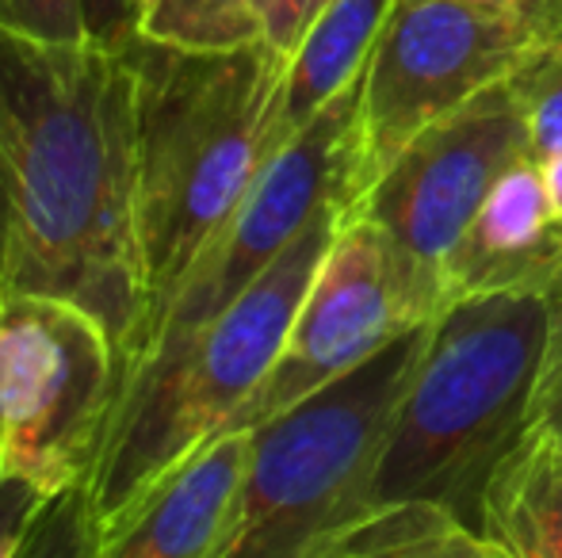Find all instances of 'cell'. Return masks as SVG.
<instances>
[{
	"label": "cell",
	"instance_id": "cell-5",
	"mask_svg": "<svg viewBox=\"0 0 562 558\" xmlns=\"http://www.w3.org/2000/svg\"><path fill=\"white\" fill-rule=\"evenodd\" d=\"M119 402V344L85 306L0 295V478L43 498L85 486Z\"/></svg>",
	"mask_w": 562,
	"mask_h": 558
},
{
	"label": "cell",
	"instance_id": "cell-23",
	"mask_svg": "<svg viewBox=\"0 0 562 558\" xmlns=\"http://www.w3.org/2000/svg\"><path fill=\"white\" fill-rule=\"evenodd\" d=\"M474 4H490V8H513V12H528L540 15L555 27L559 35V15H562V0H474Z\"/></svg>",
	"mask_w": 562,
	"mask_h": 558
},
{
	"label": "cell",
	"instance_id": "cell-3",
	"mask_svg": "<svg viewBox=\"0 0 562 558\" xmlns=\"http://www.w3.org/2000/svg\"><path fill=\"white\" fill-rule=\"evenodd\" d=\"M345 207L329 203L280 261L195 333L161 344L119 390L85 493L100 536L112 532L177 463L234 424L280 360Z\"/></svg>",
	"mask_w": 562,
	"mask_h": 558
},
{
	"label": "cell",
	"instance_id": "cell-14",
	"mask_svg": "<svg viewBox=\"0 0 562 558\" xmlns=\"http://www.w3.org/2000/svg\"><path fill=\"white\" fill-rule=\"evenodd\" d=\"M326 558H513L437 501H402L356 516Z\"/></svg>",
	"mask_w": 562,
	"mask_h": 558
},
{
	"label": "cell",
	"instance_id": "cell-2",
	"mask_svg": "<svg viewBox=\"0 0 562 558\" xmlns=\"http://www.w3.org/2000/svg\"><path fill=\"white\" fill-rule=\"evenodd\" d=\"M126 35L138 73L134 207L149 295L134 375L180 283L280 149L276 107L288 58L265 43L229 54H184L146 43L131 27Z\"/></svg>",
	"mask_w": 562,
	"mask_h": 558
},
{
	"label": "cell",
	"instance_id": "cell-25",
	"mask_svg": "<svg viewBox=\"0 0 562 558\" xmlns=\"http://www.w3.org/2000/svg\"><path fill=\"white\" fill-rule=\"evenodd\" d=\"M123 4H126V20H134V15H138L142 8L149 4V0H123Z\"/></svg>",
	"mask_w": 562,
	"mask_h": 558
},
{
	"label": "cell",
	"instance_id": "cell-11",
	"mask_svg": "<svg viewBox=\"0 0 562 558\" xmlns=\"http://www.w3.org/2000/svg\"><path fill=\"white\" fill-rule=\"evenodd\" d=\"M562 276V223L543 164L525 157L471 218L445 280V310L479 295H548Z\"/></svg>",
	"mask_w": 562,
	"mask_h": 558
},
{
	"label": "cell",
	"instance_id": "cell-22",
	"mask_svg": "<svg viewBox=\"0 0 562 558\" xmlns=\"http://www.w3.org/2000/svg\"><path fill=\"white\" fill-rule=\"evenodd\" d=\"M15 280V200L8 184V164L0 153V295L12 291Z\"/></svg>",
	"mask_w": 562,
	"mask_h": 558
},
{
	"label": "cell",
	"instance_id": "cell-18",
	"mask_svg": "<svg viewBox=\"0 0 562 558\" xmlns=\"http://www.w3.org/2000/svg\"><path fill=\"white\" fill-rule=\"evenodd\" d=\"M0 27L38 43H85L97 35L89 0H0Z\"/></svg>",
	"mask_w": 562,
	"mask_h": 558
},
{
	"label": "cell",
	"instance_id": "cell-9",
	"mask_svg": "<svg viewBox=\"0 0 562 558\" xmlns=\"http://www.w3.org/2000/svg\"><path fill=\"white\" fill-rule=\"evenodd\" d=\"M417 326L425 321L409 303L379 226L360 215H340L337 238L299 306L280 360L229 429H260L295 410Z\"/></svg>",
	"mask_w": 562,
	"mask_h": 558
},
{
	"label": "cell",
	"instance_id": "cell-15",
	"mask_svg": "<svg viewBox=\"0 0 562 558\" xmlns=\"http://www.w3.org/2000/svg\"><path fill=\"white\" fill-rule=\"evenodd\" d=\"M126 27L184 54H229L265 43L257 0H149Z\"/></svg>",
	"mask_w": 562,
	"mask_h": 558
},
{
	"label": "cell",
	"instance_id": "cell-1",
	"mask_svg": "<svg viewBox=\"0 0 562 558\" xmlns=\"http://www.w3.org/2000/svg\"><path fill=\"white\" fill-rule=\"evenodd\" d=\"M131 35L38 43L0 27V153L15 200L12 291L85 306L119 344V390L146 333L134 207Z\"/></svg>",
	"mask_w": 562,
	"mask_h": 558
},
{
	"label": "cell",
	"instance_id": "cell-16",
	"mask_svg": "<svg viewBox=\"0 0 562 558\" xmlns=\"http://www.w3.org/2000/svg\"><path fill=\"white\" fill-rule=\"evenodd\" d=\"M520 119H525L528 153L548 164L562 153V35L548 38L525 66L513 73Z\"/></svg>",
	"mask_w": 562,
	"mask_h": 558
},
{
	"label": "cell",
	"instance_id": "cell-10",
	"mask_svg": "<svg viewBox=\"0 0 562 558\" xmlns=\"http://www.w3.org/2000/svg\"><path fill=\"white\" fill-rule=\"evenodd\" d=\"M252 459V429H223L169 470L92 558H211L226 536Z\"/></svg>",
	"mask_w": 562,
	"mask_h": 558
},
{
	"label": "cell",
	"instance_id": "cell-17",
	"mask_svg": "<svg viewBox=\"0 0 562 558\" xmlns=\"http://www.w3.org/2000/svg\"><path fill=\"white\" fill-rule=\"evenodd\" d=\"M97 516L85 486L58 493L31 528L20 558H92L97 551Z\"/></svg>",
	"mask_w": 562,
	"mask_h": 558
},
{
	"label": "cell",
	"instance_id": "cell-4",
	"mask_svg": "<svg viewBox=\"0 0 562 558\" xmlns=\"http://www.w3.org/2000/svg\"><path fill=\"white\" fill-rule=\"evenodd\" d=\"M548 341L543 295L451 303L379 440L360 516L402 501H437L479 528L490 470L528 424Z\"/></svg>",
	"mask_w": 562,
	"mask_h": 558
},
{
	"label": "cell",
	"instance_id": "cell-26",
	"mask_svg": "<svg viewBox=\"0 0 562 558\" xmlns=\"http://www.w3.org/2000/svg\"><path fill=\"white\" fill-rule=\"evenodd\" d=\"M559 35H562V15H559Z\"/></svg>",
	"mask_w": 562,
	"mask_h": 558
},
{
	"label": "cell",
	"instance_id": "cell-20",
	"mask_svg": "<svg viewBox=\"0 0 562 558\" xmlns=\"http://www.w3.org/2000/svg\"><path fill=\"white\" fill-rule=\"evenodd\" d=\"M46 505H50V498H43L38 490L0 478V558H20Z\"/></svg>",
	"mask_w": 562,
	"mask_h": 558
},
{
	"label": "cell",
	"instance_id": "cell-19",
	"mask_svg": "<svg viewBox=\"0 0 562 558\" xmlns=\"http://www.w3.org/2000/svg\"><path fill=\"white\" fill-rule=\"evenodd\" d=\"M543 298H548V341H543V360L528 398V424H562V276Z\"/></svg>",
	"mask_w": 562,
	"mask_h": 558
},
{
	"label": "cell",
	"instance_id": "cell-24",
	"mask_svg": "<svg viewBox=\"0 0 562 558\" xmlns=\"http://www.w3.org/2000/svg\"><path fill=\"white\" fill-rule=\"evenodd\" d=\"M543 184H548L551 207H555V215H559V223H562V153L551 157V161L543 164Z\"/></svg>",
	"mask_w": 562,
	"mask_h": 558
},
{
	"label": "cell",
	"instance_id": "cell-7",
	"mask_svg": "<svg viewBox=\"0 0 562 558\" xmlns=\"http://www.w3.org/2000/svg\"><path fill=\"white\" fill-rule=\"evenodd\" d=\"M528 153L513 77L440 119L345 215L379 226L422 321L445 314L448 264L490 187Z\"/></svg>",
	"mask_w": 562,
	"mask_h": 558
},
{
	"label": "cell",
	"instance_id": "cell-13",
	"mask_svg": "<svg viewBox=\"0 0 562 558\" xmlns=\"http://www.w3.org/2000/svg\"><path fill=\"white\" fill-rule=\"evenodd\" d=\"M394 4L398 0H334L314 15L283 66L280 107H276L280 146L360 81Z\"/></svg>",
	"mask_w": 562,
	"mask_h": 558
},
{
	"label": "cell",
	"instance_id": "cell-6",
	"mask_svg": "<svg viewBox=\"0 0 562 558\" xmlns=\"http://www.w3.org/2000/svg\"><path fill=\"white\" fill-rule=\"evenodd\" d=\"M555 27L474 0H398L360 84L348 207L440 119L509 81Z\"/></svg>",
	"mask_w": 562,
	"mask_h": 558
},
{
	"label": "cell",
	"instance_id": "cell-8",
	"mask_svg": "<svg viewBox=\"0 0 562 558\" xmlns=\"http://www.w3.org/2000/svg\"><path fill=\"white\" fill-rule=\"evenodd\" d=\"M360 84L363 77L268 157L226 230L172 295L146 356L223 314L252 280L265 276L280 261L283 249L311 226L322 207L340 203L348 210Z\"/></svg>",
	"mask_w": 562,
	"mask_h": 558
},
{
	"label": "cell",
	"instance_id": "cell-21",
	"mask_svg": "<svg viewBox=\"0 0 562 558\" xmlns=\"http://www.w3.org/2000/svg\"><path fill=\"white\" fill-rule=\"evenodd\" d=\"M326 4H334V0H257L265 46H272L280 58H291V50L299 46V38L306 35V27L314 23V15H318Z\"/></svg>",
	"mask_w": 562,
	"mask_h": 558
},
{
	"label": "cell",
	"instance_id": "cell-12",
	"mask_svg": "<svg viewBox=\"0 0 562 558\" xmlns=\"http://www.w3.org/2000/svg\"><path fill=\"white\" fill-rule=\"evenodd\" d=\"M479 528L513 558H562V424H525L482 486Z\"/></svg>",
	"mask_w": 562,
	"mask_h": 558
}]
</instances>
